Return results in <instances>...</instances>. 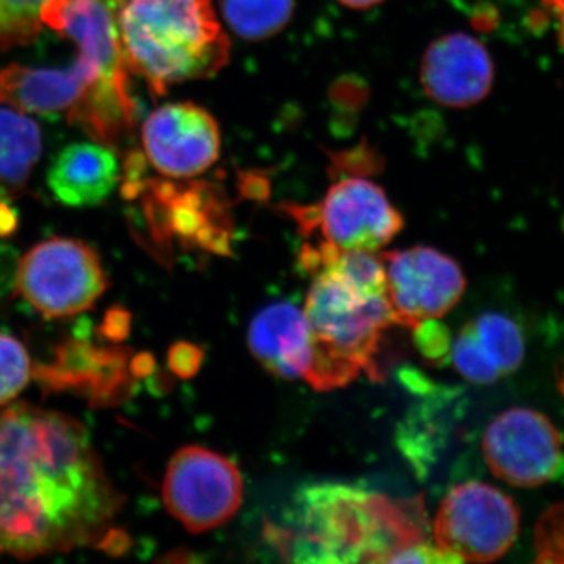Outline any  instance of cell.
I'll use <instances>...</instances> for the list:
<instances>
[{
  "instance_id": "1",
  "label": "cell",
  "mask_w": 564,
  "mask_h": 564,
  "mask_svg": "<svg viewBox=\"0 0 564 564\" xmlns=\"http://www.w3.org/2000/svg\"><path fill=\"white\" fill-rule=\"evenodd\" d=\"M122 503L82 423L28 403L0 410L2 551L29 560L99 544Z\"/></svg>"
},
{
  "instance_id": "2",
  "label": "cell",
  "mask_w": 564,
  "mask_h": 564,
  "mask_svg": "<svg viewBox=\"0 0 564 564\" xmlns=\"http://www.w3.org/2000/svg\"><path fill=\"white\" fill-rule=\"evenodd\" d=\"M302 262L314 274L303 310L314 361L304 380L317 391H329L351 383L362 370L378 377L375 355L395 323L380 256L322 242L304 248Z\"/></svg>"
},
{
  "instance_id": "3",
  "label": "cell",
  "mask_w": 564,
  "mask_h": 564,
  "mask_svg": "<svg viewBox=\"0 0 564 564\" xmlns=\"http://www.w3.org/2000/svg\"><path fill=\"white\" fill-rule=\"evenodd\" d=\"M422 499L399 500L344 484L304 486L293 497L274 543L295 563H389L426 543Z\"/></svg>"
},
{
  "instance_id": "4",
  "label": "cell",
  "mask_w": 564,
  "mask_h": 564,
  "mask_svg": "<svg viewBox=\"0 0 564 564\" xmlns=\"http://www.w3.org/2000/svg\"><path fill=\"white\" fill-rule=\"evenodd\" d=\"M120 33L129 70L158 96L174 84L215 76L231 55L212 0H122Z\"/></svg>"
},
{
  "instance_id": "5",
  "label": "cell",
  "mask_w": 564,
  "mask_h": 564,
  "mask_svg": "<svg viewBox=\"0 0 564 564\" xmlns=\"http://www.w3.org/2000/svg\"><path fill=\"white\" fill-rule=\"evenodd\" d=\"M521 511L508 494L481 481H466L444 497L433 521L437 547L458 563L502 558L519 536Z\"/></svg>"
},
{
  "instance_id": "6",
  "label": "cell",
  "mask_w": 564,
  "mask_h": 564,
  "mask_svg": "<svg viewBox=\"0 0 564 564\" xmlns=\"http://www.w3.org/2000/svg\"><path fill=\"white\" fill-rule=\"evenodd\" d=\"M18 292L46 318L73 317L91 310L107 289L98 254L80 240H44L18 267Z\"/></svg>"
},
{
  "instance_id": "7",
  "label": "cell",
  "mask_w": 564,
  "mask_h": 564,
  "mask_svg": "<svg viewBox=\"0 0 564 564\" xmlns=\"http://www.w3.org/2000/svg\"><path fill=\"white\" fill-rule=\"evenodd\" d=\"M163 503L188 532L218 529L243 500V478L231 459L199 445L173 455L163 480Z\"/></svg>"
},
{
  "instance_id": "8",
  "label": "cell",
  "mask_w": 564,
  "mask_h": 564,
  "mask_svg": "<svg viewBox=\"0 0 564 564\" xmlns=\"http://www.w3.org/2000/svg\"><path fill=\"white\" fill-rule=\"evenodd\" d=\"M481 445L489 470L518 488L547 484L564 463L562 433L547 415L532 408H511L497 415Z\"/></svg>"
},
{
  "instance_id": "9",
  "label": "cell",
  "mask_w": 564,
  "mask_h": 564,
  "mask_svg": "<svg viewBox=\"0 0 564 564\" xmlns=\"http://www.w3.org/2000/svg\"><path fill=\"white\" fill-rule=\"evenodd\" d=\"M386 291L397 325L415 328L454 310L466 291L462 267L430 247L384 252Z\"/></svg>"
},
{
  "instance_id": "10",
  "label": "cell",
  "mask_w": 564,
  "mask_h": 564,
  "mask_svg": "<svg viewBox=\"0 0 564 564\" xmlns=\"http://www.w3.org/2000/svg\"><path fill=\"white\" fill-rule=\"evenodd\" d=\"M303 218L321 229L326 243L344 251H380L403 229L402 214L383 188L364 177L337 181Z\"/></svg>"
},
{
  "instance_id": "11",
  "label": "cell",
  "mask_w": 564,
  "mask_h": 564,
  "mask_svg": "<svg viewBox=\"0 0 564 564\" xmlns=\"http://www.w3.org/2000/svg\"><path fill=\"white\" fill-rule=\"evenodd\" d=\"M141 137L151 165L174 180L199 176L220 158V126L196 104L159 107L143 122Z\"/></svg>"
},
{
  "instance_id": "12",
  "label": "cell",
  "mask_w": 564,
  "mask_h": 564,
  "mask_svg": "<svg viewBox=\"0 0 564 564\" xmlns=\"http://www.w3.org/2000/svg\"><path fill=\"white\" fill-rule=\"evenodd\" d=\"M122 0H46L41 22L73 41L79 61L99 73L95 87L129 90L128 63L122 51L120 9Z\"/></svg>"
},
{
  "instance_id": "13",
  "label": "cell",
  "mask_w": 564,
  "mask_h": 564,
  "mask_svg": "<svg viewBox=\"0 0 564 564\" xmlns=\"http://www.w3.org/2000/svg\"><path fill=\"white\" fill-rule=\"evenodd\" d=\"M494 65L488 50L474 36L455 32L434 40L421 62L423 91L434 102L466 109L491 91Z\"/></svg>"
},
{
  "instance_id": "14",
  "label": "cell",
  "mask_w": 564,
  "mask_h": 564,
  "mask_svg": "<svg viewBox=\"0 0 564 564\" xmlns=\"http://www.w3.org/2000/svg\"><path fill=\"white\" fill-rule=\"evenodd\" d=\"M96 84L98 70L79 58L66 68H33L13 63L0 70V102L22 113L58 117L69 115Z\"/></svg>"
},
{
  "instance_id": "15",
  "label": "cell",
  "mask_w": 564,
  "mask_h": 564,
  "mask_svg": "<svg viewBox=\"0 0 564 564\" xmlns=\"http://www.w3.org/2000/svg\"><path fill=\"white\" fill-rule=\"evenodd\" d=\"M451 355L455 369L466 380L492 384L514 373L524 362V333L507 315L481 314L463 326Z\"/></svg>"
},
{
  "instance_id": "16",
  "label": "cell",
  "mask_w": 564,
  "mask_h": 564,
  "mask_svg": "<svg viewBox=\"0 0 564 564\" xmlns=\"http://www.w3.org/2000/svg\"><path fill=\"white\" fill-rule=\"evenodd\" d=\"M248 343L252 356L278 377L306 378L313 366V334L303 311L291 303L272 304L256 315Z\"/></svg>"
},
{
  "instance_id": "17",
  "label": "cell",
  "mask_w": 564,
  "mask_h": 564,
  "mask_svg": "<svg viewBox=\"0 0 564 564\" xmlns=\"http://www.w3.org/2000/svg\"><path fill=\"white\" fill-rule=\"evenodd\" d=\"M120 182V165L106 144L74 143L52 163L47 184L58 202L70 207L98 206Z\"/></svg>"
},
{
  "instance_id": "18",
  "label": "cell",
  "mask_w": 564,
  "mask_h": 564,
  "mask_svg": "<svg viewBox=\"0 0 564 564\" xmlns=\"http://www.w3.org/2000/svg\"><path fill=\"white\" fill-rule=\"evenodd\" d=\"M40 155L36 122L22 111L0 107V191L9 195L20 192Z\"/></svg>"
},
{
  "instance_id": "19",
  "label": "cell",
  "mask_w": 564,
  "mask_h": 564,
  "mask_svg": "<svg viewBox=\"0 0 564 564\" xmlns=\"http://www.w3.org/2000/svg\"><path fill=\"white\" fill-rule=\"evenodd\" d=\"M296 0H220L226 28L245 41L273 39L288 28Z\"/></svg>"
},
{
  "instance_id": "20",
  "label": "cell",
  "mask_w": 564,
  "mask_h": 564,
  "mask_svg": "<svg viewBox=\"0 0 564 564\" xmlns=\"http://www.w3.org/2000/svg\"><path fill=\"white\" fill-rule=\"evenodd\" d=\"M46 0H0V52L31 44L39 36Z\"/></svg>"
},
{
  "instance_id": "21",
  "label": "cell",
  "mask_w": 564,
  "mask_h": 564,
  "mask_svg": "<svg viewBox=\"0 0 564 564\" xmlns=\"http://www.w3.org/2000/svg\"><path fill=\"white\" fill-rule=\"evenodd\" d=\"M31 359L20 340L0 333V404L20 395L31 380Z\"/></svg>"
},
{
  "instance_id": "22",
  "label": "cell",
  "mask_w": 564,
  "mask_h": 564,
  "mask_svg": "<svg viewBox=\"0 0 564 564\" xmlns=\"http://www.w3.org/2000/svg\"><path fill=\"white\" fill-rule=\"evenodd\" d=\"M538 563L564 564V502L552 505L538 521L533 536Z\"/></svg>"
},
{
  "instance_id": "23",
  "label": "cell",
  "mask_w": 564,
  "mask_h": 564,
  "mask_svg": "<svg viewBox=\"0 0 564 564\" xmlns=\"http://www.w3.org/2000/svg\"><path fill=\"white\" fill-rule=\"evenodd\" d=\"M415 344L429 361L443 362L452 352L451 333L436 321L419 323L414 328Z\"/></svg>"
},
{
  "instance_id": "24",
  "label": "cell",
  "mask_w": 564,
  "mask_h": 564,
  "mask_svg": "<svg viewBox=\"0 0 564 564\" xmlns=\"http://www.w3.org/2000/svg\"><path fill=\"white\" fill-rule=\"evenodd\" d=\"M203 351L188 343L174 344L169 352L170 369L181 378H192L202 367Z\"/></svg>"
},
{
  "instance_id": "25",
  "label": "cell",
  "mask_w": 564,
  "mask_h": 564,
  "mask_svg": "<svg viewBox=\"0 0 564 564\" xmlns=\"http://www.w3.org/2000/svg\"><path fill=\"white\" fill-rule=\"evenodd\" d=\"M131 332V314L122 310L120 306L111 307L109 313L104 317L101 325V334L106 339L118 340L126 339Z\"/></svg>"
},
{
  "instance_id": "26",
  "label": "cell",
  "mask_w": 564,
  "mask_h": 564,
  "mask_svg": "<svg viewBox=\"0 0 564 564\" xmlns=\"http://www.w3.org/2000/svg\"><path fill=\"white\" fill-rule=\"evenodd\" d=\"M18 229V215L9 203L0 198V239L13 236Z\"/></svg>"
},
{
  "instance_id": "27",
  "label": "cell",
  "mask_w": 564,
  "mask_h": 564,
  "mask_svg": "<svg viewBox=\"0 0 564 564\" xmlns=\"http://www.w3.org/2000/svg\"><path fill=\"white\" fill-rule=\"evenodd\" d=\"M132 373L135 377H147L154 370V358L148 352H141L131 364Z\"/></svg>"
},
{
  "instance_id": "28",
  "label": "cell",
  "mask_w": 564,
  "mask_h": 564,
  "mask_svg": "<svg viewBox=\"0 0 564 564\" xmlns=\"http://www.w3.org/2000/svg\"><path fill=\"white\" fill-rule=\"evenodd\" d=\"M544 3L554 13L556 24H558L560 43L564 46V0H544Z\"/></svg>"
},
{
  "instance_id": "29",
  "label": "cell",
  "mask_w": 564,
  "mask_h": 564,
  "mask_svg": "<svg viewBox=\"0 0 564 564\" xmlns=\"http://www.w3.org/2000/svg\"><path fill=\"white\" fill-rule=\"evenodd\" d=\"M343 6L348 7L352 10H367L372 9L375 6H380L384 0H337Z\"/></svg>"
},
{
  "instance_id": "30",
  "label": "cell",
  "mask_w": 564,
  "mask_h": 564,
  "mask_svg": "<svg viewBox=\"0 0 564 564\" xmlns=\"http://www.w3.org/2000/svg\"><path fill=\"white\" fill-rule=\"evenodd\" d=\"M0 551H2V549H0Z\"/></svg>"
}]
</instances>
